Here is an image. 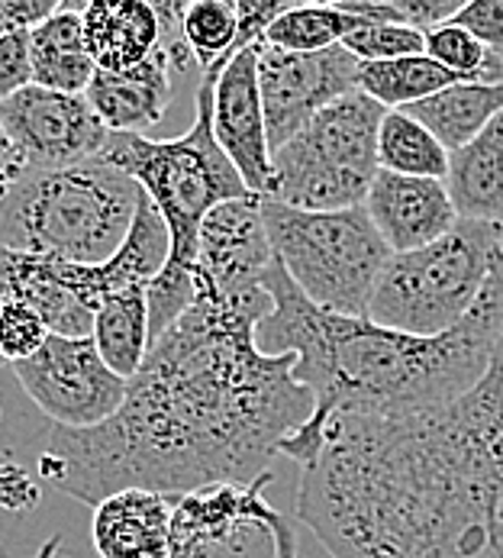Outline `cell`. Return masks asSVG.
Returning a JSON list of instances; mask_svg holds the SVG:
<instances>
[{
  "label": "cell",
  "mask_w": 503,
  "mask_h": 558,
  "mask_svg": "<svg viewBox=\"0 0 503 558\" xmlns=\"http://www.w3.org/2000/svg\"><path fill=\"white\" fill-rule=\"evenodd\" d=\"M452 23L468 29L488 49L503 52V0H468L452 16Z\"/></svg>",
  "instance_id": "31"
},
{
  "label": "cell",
  "mask_w": 503,
  "mask_h": 558,
  "mask_svg": "<svg viewBox=\"0 0 503 558\" xmlns=\"http://www.w3.org/2000/svg\"><path fill=\"white\" fill-rule=\"evenodd\" d=\"M143 187L110 161L23 171L0 204V248L103 265L126 240Z\"/></svg>",
  "instance_id": "5"
},
{
  "label": "cell",
  "mask_w": 503,
  "mask_h": 558,
  "mask_svg": "<svg viewBox=\"0 0 503 558\" xmlns=\"http://www.w3.org/2000/svg\"><path fill=\"white\" fill-rule=\"evenodd\" d=\"M255 56L271 156L291 143L323 107L358 90L361 62L345 46H330L320 52H284L258 43Z\"/></svg>",
  "instance_id": "11"
},
{
  "label": "cell",
  "mask_w": 503,
  "mask_h": 558,
  "mask_svg": "<svg viewBox=\"0 0 503 558\" xmlns=\"http://www.w3.org/2000/svg\"><path fill=\"white\" fill-rule=\"evenodd\" d=\"M171 510L174 497L130 487L110 494L94 507L90 543L100 558L171 556Z\"/></svg>",
  "instance_id": "17"
},
{
  "label": "cell",
  "mask_w": 503,
  "mask_h": 558,
  "mask_svg": "<svg viewBox=\"0 0 503 558\" xmlns=\"http://www.w3.org/2000/svg\"><path fill=\"white\" fill-rule=\"evenodd\" d=\"M23 171H26V161L20 159V153L10 146V140L0 130V204L10 194V187L23 178Z\"/></svg>",
  "instance_id": "35"
},
{
  "label": "cell",
  "mask_w": 503,
  "mask_h": 558,
  "mask_svg": "<svg viewBox=\"0 0 503 558\" xmlns=\"http://www.w3.org/2000/svg\"><path fill=\"white\" fill-rule=\"evenodd\" d=\"M445 191L458 220L503 227V113L468 146L449 153Z\"/></svg>",
  "instance_id": "20"
},
{
  "label": "cell",
  "mask_w": 503,
  "mask_h": 558,
  "mask_svg": "<svg viewBox=\"0 0 503 558\" xmlns=\"http://www.w3.org/2000/svg\"><path fill=\"white\" fill-rule=\"evenodd\" d=\"M404 113L422 123L449 153H455L468 146L498 113H503V84L458 81L414 107H404Z\"/></svg>",
  "instance_id": "22"
},
{
  "label": "cell",
  "mask_w": 503,
  "mask_h": 558,
  "mask_svg": "<svg viewBox=\"0 0 503 558\" xmlns=\"http://www.w3.org/2000/svg\"><path fill=\"white\" fill-rule=\"evenodd\" d=\"M0 130L26 161V171H56L100 159L110 130L84 94L23 87L0 104Z\"/></svg>",
  "instance_id": "12"
},
{
  "label": "cell",
  "mask_w": 503,
  "mask_h": 558,
  "mask_svg": "<svg viewBox=\"0 0 503 558\" xmlns=\"http://www.w3.org/2000/svg\"><path fill=\"white\" fill-rule=\"evenodd\" d=\"M213 136L252 194H271V149L265 133L255 46L236 52L213 84Z\"/></svg>",
  "instance_id": "15"
},
{
  "label": "cell",
  "mask_w": 503,
  "mask_h": 558,
  "mask_svg": "<svg viewBox=\"0 0 503 558\" xmlns=\"http://www.w3.org/2000/svg\"><path fill=\"white\" fill-rule=\"evenodd\" d=\"M274 265L268 242L261 197H240L213 207L200 227L194 294L217 301H252L261 298V278Z\"/></svg>",
  "instance_id": "14"
},
{
  "label": "cell",
  "mask_w": 503,
  "mask_h": 558,
  "mask_svg": "<svg viewBox=\"0 0 503 558\" xmlns=\"http://www.w3.org/2000/svg\"><path fill=\"white\" fill-rule=\"evenodd\" d=\"M268 314V291L252 301L194 294L110 420L46 436L39 475L87 507L130 487L184 497L268 475L281 442L314 413V395L294 378L297 355L255 342Z\"/></svg>",
  "instance_id": "1"
},
{
  "label": "cell",
  "mask_w": 503,
  "mask_h": 558,
  "mask_svg": "<svg viewBox=\"0 0 503 558\" xmlns=\"http://www.w3.org/2000/svg\"><path fill=\"white\" fill-rule=\"evenodd\" d=\"M271 472L252 484H210L174 497L168 558H278L287 523L265 500Z\"/></svg>",
  "instance_id": "9"
},
{
  "label": "cell",
  "mask_w": 503,
  "mask_h": 558,
  "mask_svg": "<svg viewBox=\"0 0 503 558\" xmlns=\"http://www.w3.org/2000/svg\"><path fill=\"white\" fill-rule=\"evenodd\" d=\"M103 365L123 381L136 378L149 355V288H136L103 301L90 332Z\"/></svg>",
  "instance_id": "23"
},
{
  "label": "cell",
  "mask_w": 503,
  "mask_h": 558,
  "mask_svg": "<svg viewBox=\"0 0 503 558\" xmlns=\"http://www.w3.org/2000/svg\"><path fill=\"white\" fill-rule=\"evenodd\" d=\"M458 84L452 72L435 65L426 52L394 62H371L358 72V90L378 100L384 110H404L419 100Z\"/></svg>",
  "instance_id": "24"
},
{
  "label": "cell",
  "mask_w": 503,
  "mask_h": 558,
  "mask_svg": "<svg viewBox=\"0 0 503 558\" xmlns=\"http://www.w3.org/2000/svg\"><path fill=\"white\" fill-rule=\"evenodd\" d=\"M10 368L29 400L62 429L100 426L126 398V381L103 365L94 339L49 332L36 355Z\"/></svg>",
  "instance_id": "10"
},
{
  "label": "cell",
  "mask_w": 503,
  "mask_h": 558,
  "mask_svg": "<svg viewBox=\"0 0 503 558\" xmlns=\"http://www.w3.org/2000/svg\"><path fill=\"white\" fill-rule=\"evenodd\" d=\"M181 29L194 62L207 72L236 56V3L233 0H194L184 3Z\"/></svg>",
  "instance_id": "28"
},
{
  "label": "cell",
  "mask_w": 503,
  "mask_h": 558,
  "mask_svg": "<svg viewBox=\"0 0 503 558\" xmlns=\"http://www.w3.org/2000/svg\"><path fill=\"white\" fill-rule=\"evenodd\" d=\"M422 52L458 81L503 84V52L488 49L484 43H478L468 29L455 26L452 20L422 33Z\"/></svg>",
  "instance_id": "27"
},
{
  "label": "cell",
  "mask_w": 503,
  "mask_h": 558,
  "mask_svg": "<svg viewBox=\"0 0 503 558\" xmlns=\"http://www.w3.org/2000/svg\"><path fill=\"white\" fill-rule=\"evenodd\" d=\"M223 69L226 62L200 75L194 123L184 136L149 140L136 133H110L100 153V159L126 171L143 187L168 227L171 252L162 275L149 284V342L184 317L194 301V262L207 214L226 201L252 194L213 136V84Z\"/></svg>",
  "instance_id": "4"
},
{
  "label": "cell",
  "mask_w": 503,
  "mask_h": 558,
  "mask_svg": "<svg viewBox=\"0 0 503 558\" xmlns=\"http://www.w3.org/2000/svg\"><path fill=\"white\" fill-rule=\"evenodd\" d=\"M82 10L72 3H59V10L29 29V65L33 84L59 94H84L97 65L87 56L82 29Z\"/></svg>",
  "instance_id": "21"
},
{
  "label": "cell",
  "mask_w": 503,
  "mask_h": 558,
  "mask_svg": "<svg viewBox=\"0 0 503 558\" xmlns=\"http://www.w3.org/2000/svg\"><path fill=\"white\" fill-rule=\"evenodd\" d=\"M342 46L361 62H394L407 56H422V33L397 23H361L355 33L342 39Z\"/></svg>",
  "instance_id": "29"
},
{
  "label": "cell",
  "mask_w": 503,
  "mask_h": 558,
  "mask_svg": "<svg viewBox=\"0 0 503 558\" xmlns=\"http://www.w3.org/2000/svg\"><path fill=\"white\" fill-rule=\"evenodd\" d=\"M0 301L33 307L52 336L90 339L94 332V314L65 288L52 258L0 248Z\"/></svg>",
  "instance_id": "19"
},
{
  "label": "cell",
  "mask_w": 503,
  "mask_h": 558,
  "mask_svg": "<svg viewBox=\"0 0 503 558\" xmlns=\"http://www.w3.org/2000/svg\"><path fill=\"white\" fill-rule=\"evenodd\" d=\"M365 214L391 255L432 245L458 223L445 181L407 178L384 168H378L368 187Z\"/></svg>",
  "instance_id": "16"
},
{
  "label": "cell",
  "mask_w": 503,
  "mask_h": 558,
  "mask_svg": "<svg viewBox=\"0 0 503 558\" xmlns=\"http://www.w3.org/2000/svg\"><path fill=\"white\" fill-rule=\"evenodd\" d=\"M278 558H297V533H294V523L287 520L281 536H278Z\"/></svg>",
  "instance_id": "36"
},
{
  "label": "cell",
  "mask_w": 503,
  "mask_h": 558,
  "mask_svg": "<svg viewBox=\"0 0 503 558\" xmlns=\"http://www.w3.org/2000/svg\"><path fill=\"white\" fill-rule=\"evenodd\" d=\"M59 10V0H0V39L29 33Z\"/></svg>",
  "instance_id": "34"
},
{
  "label": "cell",
  "mask_w": 503,
  "mask_h": 558,
  "mask_svg": "<svg viewBox=\"0 0 503 558\" xmlns=\"http://www.w3.org/2000/svg\"><path fill=\"white\" fill-rule=\"evenodd\" d=\"M159 26H162V46L146 59L143 65L130 72H94L84 97L90 110L100 117V123L110 133H136L146 136L168 110L174 75L187 72L194 65V56L187 49L181 13L184 3L177 0H152Z\"/></svg>",
  "instance_id": "13"
},
{
  "label": "cell",
  "mask_w": 503,
  "mask_h": 558,
  "mask_svg": "<svg viewBox=\"0 0 503 558\" xmlns=\"http://www.w3.org/2000/svg\"><path fill=\"white\" fill-rule=\"evenodd\" d=\"M261 217L274 262L314 307L335 317L368 314L391 248L371 227L365 207L314 214L261 197Z\"/></svg>",
  "instance_id": "7"
},
{
  "label": "cell",
  "mask_w": 503,
  "mask_h": 558,
  "mask_svg": "<svg viewBox=\"0 0 503 558\" xmlns=\"http://www.w3.org/2000/svg\"><path fill=\"white\" fill-rule=\"evenodd\" d=\"M261 288L271 314L258 323L255 342L268 355L294 352V378L314 395V413L278 452L300 469L317 462L335 416H391L468 395L491 368L503 332V262L471 314L429 339L314 307L278 262Z\"/></svg>",
  "instance_id": "3"
},
{
  "label": "cell",
  "mask_w": 503,
  "mask_h": 558,
  "mask_svg": "<svg viewBox=\"0 0 503 558\" xmlns=\"http://www.w3.org/2000/svg\"><path fill=\"white\" fill-rule=\"evenodd\" d=\"M49 339V329L42 317L20 304V301H0V359L3 365H16L29 355H36L42 349V342Z\"/></svg>",
  "instance_id": "30"
},
{
  "label": "cell",
  "mask_w": 503,
  "mask_h": 558,
  "mask_svg": "<svg viewBox=\"0 0 503 558\" xmlns=\"http://www.w3.org/2000/svg\"><path fill=\"white\" fill-rule=\"evenodd\" d=\"M291 7L294 3H287V0H236V23H240L236 52L258 46L265 39L268 26Z\"/></svg>",
  "instance_id": "33"
},
{
  "label": "cell",
  "mask_w": 503,
  "mask_h": 558,
  "mask_svg": "<svg viewBox=\"0 0 503 558\" xmlns=\"http://www.w3.org/2000/svg\"><path fill=\"white\" fill-rule=\"evenodd\" d=\"M358 26L361 20L345 13L339 3H294L268 26L261 43L284 52H320L342 46V39Z\"/></svg>",
  "instance_id": "26"
},
{
  "label": "cell",
  "mask_w": 503,
  "mask_h": 558,
  "mask_svg": "<svg viewBox=\"0 0 503 558\" xmlns=\"http://www.w3.org/2000/svg\"><path fill=\"white\" fill-rule=\"evenodd\" d=\"M0 368H3V359H0Z\"/></svg>",
  "instance_id": "38"
},
{
  "label": "cell",
  "mask_w": 503,
  "mask_h": 558,
  "mask_svg": "<svg viewBox=\"0 0 503 558\" xmlns=\"http://www.w3.org/2000/svg\"><path fill=\"white\" fill-rule=\"evenodd\" d=\"M87 56L100 72H130L162 46L156 7L146 0H90L82 10Z\"/></svg>",
  "instance_id": "18"
},
{
  "label": "cell",
  "mask_w": 503,
  "mask_h": 558,
  "mask_svg": "<svg viewBox=\"0 0 503 558\" xmlns=\"http://www.w3.org/2000/svg\"><path fill=\"white\" fill-rule=\"evenodd\" d=\"M384 107L361 90L323 107L291 143L271 156V194L294 210L365 207L378 174V130Z\"/></svg>",
  "instance_id": "8"
},
{
  "label": "cell",
  "mask_w": 503,
  "mask_h": 558,
  "mask_svg": "<svg viewBox=\"0 0 503 558\" xmlns=\"http://www.w3.org/2000/svg\"><path fill=\"white\" fill-rule=\"evenodd\" d=\"M33 84L29 65V33H13L0 39V104Z\"/></svg>",
  "instance_id": "32"
},
{
  "label": "cell",
  "mask_w": 503,
  "mask_h": 558,
  "mask_svg": "<svg viewBox=\"0 0 503 558\" xmlns=\"http://www.w3.org/2000/svg\"><path fill=\"white\" fill-rule=\"evenodd\" d=\"M503 227L458 220L442 240L391 255L368 301L365 319L407 332L442 336L471 314L491 271L501 265Z\"/></svg>",
  "instance_id": "6"
},
{
  "label": "cell",
  "mask_w": 503,
  "mask_h": 558,
  "mask_svg": "<svg viewBox=\"0 0 503 558\" xmlns=\"http://www.w3.org/2000/svg\"><path fill=\"white\" fill-rule=\"evenodd\" d=\"M378 165L407 178L445 181L449 149L404 110H388L378 130Z\"/></svg>",
  "instance_id": "25"
},
{
  "label": "cell",
  "mask_w": 503,
  "mask_h": 558,
  "mask_svg": "<svg viewBox=\"0 0 503 558\" xmlns=\"http://www.w3.org/2000/svg\"><path fill=\"white\" fill-rule=\"evenodd\" d=\"M297 517L333 558H503V332L468 395L335 416Z\"/></svg>",
  "instance_id": "2"
},
{
  "label": "cell",
  "mask_w": 503,
  "mask_h": 558,
  "mask_svg": "<svg viewBox=\"0 0 503 558\" xmlns=\"http://www.w3.org/2000/svg\"><path fill=\"white\" fill-rule=\"evenodd\" d=\"M501 258H503V236H501Z\"/></svg>",
  "instance_id": "37"
}]
</instances>
